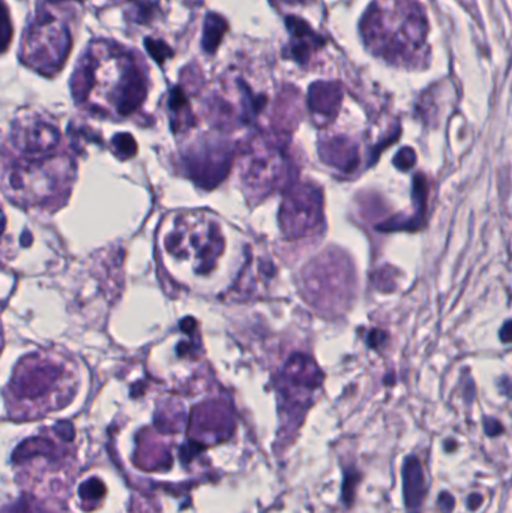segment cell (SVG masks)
Instances as JSON below:
<instances>
[{"mask_svg":"<svg viewBox=\"0 0 512 513\" xmlns=\"http://www.w3.org/2000/svg\"><path fill=\"white\" fill-rule=\"evenodd\" d=\"M63 160H27L17 162L6 171L5 192L13 201L23 206L44 204L59 199L67 185L71 169H65Z\"/></svg>","mask_w":512,"mask_h":513,"instance_id":"1","label":"cell"},{"mask_svg":"<svg viewBox=\"0 0 512 513\" xmlns=\"http://www.w3.org/2000/svg\"><path fill=\"white\" fill-rule=\"evenodd\" d=\"M68 377L63 363L51 358L29 356L17 367L11 383L13 395L29 403H47L45 399L56 396L62 399V386Z\"/></svg>","mask_w":512,"mask_h":513,"instance_id":"2","label":"cell"},{"mask_svg":"<svg viewBox=\"0 0 512 513\" xmlns=\"http://www.w3.org/2000/svg\"><path fill=\"white\" fill-rule=\"evenodd\" d=\"M286 230L295 236L304 235L306 228L314 227L320 218V197L311 188L296 190L283 206Z\"/></svg>","mask_w":512,"mask_h":513,"instance_id":"3","label":"cell"},{"mask_svg":"<svg viewBox=\"0 0 512 513\" xmlns=\"http://www.w3.org/2000/svg\"><path fill=\"white\" fill-rule=\"evenodd\" d=\"M14 144L29 155H44L60 142V133L53 124L42 119H24L17 124L13 134Z\"/></svg>","mask_w":512,"mask_h":513,"instance_id":"4","label":"cell"},{"mask_svg":"<svg viewBox=\"0 0 512 513\" xmlns=\"http://www.w3.org/2000/svg\"><path fill=\"white\" fill-rule=\"evenodd\" d=\"M403 492L408 513H418L427 496V483L422 464L416 455H408L403 462Z\"/></svg>","mask_w":512,"mask_h":513,"instance_id":"5","label":"cell"},{"mask_svg":"<svg viewBox=\"0 0 512 513\" xmlns=\"http://www.w3.org/2000/svg\"><path fill=\"white\" fill-rule=\"evenodd\" d=\"M54 449L56 447L51 444V441L45 440V438H31V440L23 441V444L17 447L13 460L15 462H22L36 455H53Z\"/></svg>","mask_w":512,"mask_h":513,"instance_id":"6","label":"cell"},{"mask_svg":"<svg viewBox=\"0 0 512 513\" xmlns=\"http://www.w3.org/2000/svg\"><path fill=\"white\" fill-rule=\"evenodd\" d=\"M226 31V22L217 15H209L204 26V38L203 47L206 51H213L220 44L222 33Z\"/></svg>","mask_w":512,"mask_h":513,"instance_id":"7","label":"cell"},{"mask_svg":"<svg viewBox=\"0 0 512 513\" xmlns=\"http://www.w3.org/2000/svg\"><path fill=\"white\" fill-rule=\"evenodd\" d=\"M362 479V473L358 471L355 467H346L344 469V478L341 485V500L342 505L346 507H350L355 501V494L356 488Z\"/></svg>","mask_w":512,"mask_h":513,"instance_id":"8","label":"cell"},{"mask_svg":"<svg viewBox=\"0 0 512 513\" xmlns=\"http://www.w3.org/2000/svg\"><path fill=\"white\" fill-rule=\"evenodd\" d=\"M106 485L99 479L92 478L80 487V497L86 503H97L106 496Z\"/></svg>","mask_w":512,"mask_h":513,"instance_id":"9","label":"cell"},{"mask_svg":"<svg viewBox=\"0 0 512 513\" xmlns=\"http://www.w3.org/2000/svg\"><path fill=\"white\" fill-rule=\"evenodd\" d=\"M115 152L122 160H128L135 153V142L129 134H119L113 138Z\"/></svg>","mask_w":512,"mask_h":513,"instance_id":"10","label":"cell"},{"mask_svg":"<svg viewBox=\"0 0 512 513\" xmlns=\"http://www.w3.org/2000/svg\"><path fill=\"white\" fill-rule=\"evenodd\" d=\"M13 35V26L11 20H9L8 11L3 3H0V51H3L9 41H11Z\"/></svg>","mask_w":512,"mask_h":513,"instance_id":"11","label":"cell"},{"mask_svg":"<svg viewBox=\"0 0 512 513\" xmlns=\"http://www.w3.org/2000/svg\"><path fill=\"white\" fill-rule=\"evenodd\" d=\"M144 44H146V49H147L149 54H151L158 63H163L167 58H170V56H172V50L169 49V45L164 44L163 41L147 38L144 41Z\"/></svg>","mask_w":512,"mask_h":513,"instance_id":"12","label":"cell"},{"mask_svg":"<svg viewBox=\"0 0 512 513\" xmlns=\"http://www.w3.org/2000/svg\"><path fill=\"white\" fill-rule=\"evenodd\" d=\"M437 507L440 509L442 513H452L455 507V500L449 492H440V496L437 497Z\"/></svg>","mask_w":512,"mask_h":513,"instance_id":"13","label":"cell"},{"mask_svg":"<svg viewBox=\"0 0 512 513\" xmlns=\"http://www.w3.org/2000/svg\"><path fill=\"white\" fill-rule=\"evenodd\" d=\"M484 429H486V434L488 437H497L504 432V426H502V423L496 421L495 417H486V421H484Z\"/></svg>","mask_w":512,"mask_h":513,"instance_id":"14","label":"cell"},{"mask_svg":"<svg viewBox=\"0 0 512 513\" xmlns=\"http://www.w3.org/2000/svg\"><path fill=\"white\" fill-rule=\"evenodd\" d=\"M152 11H154L152 6H149V5H146V3H144V5H142V6H140V8L137 9L135 20L143 24L144 22H147V20H149V18H151Z\"/></svg>","mask_w":512,"mask_h":513,"instance_id":"15","label":"cell"},{"mask_svg":"<svg viewBox=\"0 0 512 513\" xmlns=\"http://www.w3.org/2000/svg\"><path fill=\"white\" fill-rule=\"evenodd\" d=\"M482 501H484V497L481 496V494H477V492L470 494L469 498H468V507H469V510H472V512L478 510L482 506Z\"/></svg>","mask_w":512,"mask_h":513,"instance_id":"16","label":"cell"},{"mask_svg":"<svg viewBox=\"0 0 512 513\" xmlns=\"http://www.w3.org/2000/svg\"><path fill=\"white\" fill-rule=\"evenodd\" d=\"M457 447H459L457 441H455V440H451V438H448V440L445 441V451H446V452H454V451H457Z\"/></svg>","mask_w":512,"mask_h":513,"instance_id":"17","label":"cell"},{"mask_svg":"<svg viewBox=\"0 0 512 513\" xmlns=\"http://www.w3.org/2000/svg\"><path fill=\"white\" fill-rule=\"evenodd\" d=\"M3 228H5V217H3V212L0 210V235L3 233Z\"/></svg>","mask_w":512,"mask_h":513,"instance_id":"18","label":"cell"},{"mask_svg":"<svg viewBox=\"0 0 512 513\" xmlns=\"http://www.w3.org/2000/svg\"><path fill=\"white\" fill-rule=\"evenodd\" d=\"M53 2H59V0H53Z\"/></svg>","mask_w":512,"mask_h":513,"instance_id":"19","label":"cell"}]
</instances>
